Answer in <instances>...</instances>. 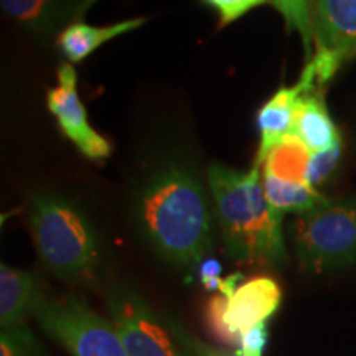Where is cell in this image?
Returning <instances> with one entry per match:
<instances>
[{"label":"cell","mask_w":356,"mask_h":356,"mask_svg":"<svg viewBox=\"0 0 356 356\" xmlns=\"http://www.w3.org/2000/svg\"><path fill=\"white\" fill-rule=\"evenodd\" d=\"M210 191L195 168L165 162L142 181L134 220L147 244L180 267L197 266L213 248Z\"/></svg>","instance_id":"cell-1"},{"label":"cell","mask_w":356,"mask_h":356,"mask_svg":"<svg viewBox=\"0 0 356 356\" xmlns=\"http://www.w3.org/2000/svg\"><path fill=\"white\" fill-rule=\"evenodd\" d=\"M207 186L228 257L267 266L287 261L282 213L267 200L259 168L241 172L213 163L207 172Z\"/></svg>","instance_id":"cell-2"},{"label":"cell","mask_w":356,"mask_h":356,"mask_svg":"<svg viewBox=\"0 0 356 356\" xmlns=\"http://www.w3.org/2000/svg\"><path fill=\"white\" fill-rule=\"evenodd\" d=\"M29 221L40 259L65 280L92 277L99 264V243L91 221L71 200L53 191H35Z\"/></svg>","instance_id":"cell-3"},{"label":"cell","mask_w":356,"mask_h":356,"mask_svg":"<svg viewBox=\"0 0 356 356\" xmlns=\"http://www.w3.org/2000/svg\"><path fill=\"white\" fill-rule=\"evenodd\" d=\"M297 259L315 273L356 262V198H328L291 226Z\"/></svg>","instance_id":"cell-4"},{"label":"cell","mask_w":356,"mask_h":356,"mask_svg":"<svg viewBox=\"0 0 356 356\" xmlns=\"http://www.w3.org/2000/svg\"><path fill=\"white\" fill-rule=\"evenodd\" d=\"M48 335L73 356H127L114 323L99 317L78 297H42L33 310Z\"/></svg>","instance_id":"cell-5"},{"label":"cell","mask_w":356,"mask_h":356,"mask_svg":"<svg viewBox=\"0 0 356 356\" xmlns=\"http://www.w3.org/2000/svg\"><path fill=\"white\" fill-rule=\"evenodd\" d=\"M315 51L307 61L323 86L345 61L356 58V0H314Z\"/></svg>","instance_id":"cell-6"},{"label":"cell","mask_w":356,"mask_h":356,"mask_svg":"<svg viewBox=\"0 0 356 356\" xmlns=\"http://www.w3.org/2000/svg\"><path fill=\"white\" fill-rule=\"evenodd\" d=\"M108 307L127 356H178L172 338L132 289H109Z\"/></svg>","instance_id":"cell-7"},{"label":"cell","mask_w":356,"mask_h":356,"mask_svg":"<svg viewBox=\"0 0 356 356\" xmlns=\"http://www.w3.org/2000/svg\"><path fill=\"white\" fill-rule=\"evenodd\" d=\"M47 106L66 139L84 157L92 162L109 157L113 147L89 122L86 108L78 95L76 70L71 63H63L58 70V84L47 92Z\"/></svg>","instance_id":"cell-8"},{"label":"cell","mask_w":356,"mask_h":356,"mask_svg":"<svg viewBox=\"0 0 356 356\" xmlns=\"http://www.w3.org/2000/svg\"><path fill=\"white\" fill-rule=\"evenodd\" d=\"M322 88L315 78V71L307 63L304 73L293 86H282L267 99L257 113V131H259V145L252 167L259 168L267 155L284 137L292 132L293 115L302 95L310 89Z\"/></svg>","instance_id":"cell-9"},{"label":"cell","mask_w":356,"mask_h":356,"mask_svg":"<svg viewBox=\"0 0 356 356\" xmlns=\"http://www.w3.org/2000/svg\"><path fill=\"white\" fill-rule=\"evenodd\" d=\"M96 0H0L2 10L37 38L60 35L73 22L81 20Z\"/></svg>","instance_id":"cell-10"},{"label":"cell","mask_w":356,"mask_h":356,"mask_svg":"<svg viewBox=\"0 0 356 356\" xmlns=\"http://www.w3.org/2000/svg\"><path fill=\"white\" fill-rule=\"evenodd\" d=\"M282 300L279 284L270 277H254L234 289L228 297L225 322L229 330L241 337L256 325L266 323Z\"/></svg>","instance_id":"cell-11"},{"label":"cell","mask_w":356,"mask_h":356,"mask_svg":"<svg viewBox=\"0 0 356 356\" xmlns=\"http://www.w3.org/2000/svg\"><path fill=\"white\" fill-rule=\"evenodd\" d=\"M43 292L38 279L24 269L0 264V327L2 332L24 328L25 318L33 315Z\"/></svg>","instance_id":"cell-12"},{"label":"cell","mask_w":356,"mask_h":356,"mask_svg":"<svg viewBox=\"0 0 356 356\" xmlns=\"http://www.w3.org/2000/svg\"><path fill=\"white\" fill-rule=\"evenodd\" d=\"M292 134L312 154L341 144L340 132L328 113L320 88L302 95L293 115Z\"/></svg>","instance_id":"cell-13"},{"label":"cell","mask_w":356,"mask_h":356,"mask_svg":"<svg viewBox=\"0 0 356 356\" xmlns=\"http://www.w3.org/2000/svg\"><path fill=\"white\" fill-rule=\"evenodd\" d=\"M144 24L145 19H142V17L126 19L104 26H95L83 20H76L58 35L56 43L63 56L68 60V63H81L83 60L91 56L104 43L131 33L134 30L140 29Z\"/></svg>","instance_id":"cell-14"},{"label":"cell","mask_w":356,"mask_h":356,"mask_svg":"<svg viewBox=\"0 0 356 356\" xmlns=\"http://www.w3.org/2000/svg\"><path fill=\"white\" fill-rule=\"evenodd\" d=\"M262 186L267 200L282 215L284 213H293L297 216L305 215L328 200L309 181H286L270 175H262Z\"/></svg>","instance_id":"cell-15"},{"label":"cell","mask_w":356,"mask_h":356,"mask_svg":"<svg viewBox=\"0 0 356 356\" xmlns=\"http://www.w3.org/2000/svg\"><path fill=\"white\" fill-rule=\"evenodd\" d=\"M312 152L291 132L270 150L261 167L262 175H270L286 181H307Z\"/></svg>","instance_id":"cell-16"},{"label":"cell","mask_w":356,"mask_h":356,"mask_svg":"<svg viewBox=\"0 0 356 356\" xmlns=\"http://www.w3.org/2000/svg\"><path fill=\"white\" fill-rule=\"evenodd\" d=\"M289 30L299 32L307 61H310L312 44H314V20H312V10H314V0H270Z\"/></svg>","instance_id":"cell-17"},{"label":"cell","mask_w":356,"mask_h":356,"mask_svg":"<svg viewBox=\"0 0 356 356\" xmlns=\"http://www.w3.org/2000/svg\"><path fill=\"white\" fill-rule=\"evenodd\" d=\"M226 305H228V297L222 296V293L218 292L215 297H211L207 305V310H204L207 327L208 330L211 332V335L215 337L218 341H221V343L229 346H239L241 337L231 332L229 327L225 322Z\"/></svg>","instance_id":"cell-18"},{"label":"cell","mask_w":356,"mask_h":356,"mask_svg":"<svg viewBox=\"0 0 356 356\" xmlns=\"http://www.w3.org/2000/svg\"><path fill=\"white\" fill-rule=\"evenodd\" d=\"M267 2L270 0H202V3L216 13L221 29L234 24L236 20L243 19L257 7L266 6Z\"/></svg>","instance_id":"cell-19"},{"label":"cell","mask_w":356,"mask_h":356,"mask_svg":"<svg viewBox=\"0 0 356 356\" xmlns=\"http://www.w3.org/2000/svg\"><path fill=\"white\" fill-rule=\"evenodd\" d=\"M340 157H341V144L332 147V149L322 150V152L312 154L309 168H307L305 180L309 181L310 185H314L315 188H317L318 185L325 184V181L332 177V173L337 170Z\"/></svg>","instance_id":"cell-20"},{"label":"cell","mask_w":356,"mask_h":356,"mask_svg":"<svg viewBox=\"0 0 356 356\" xmlns=\"http://www.w3.org/2000/svg\"><path fill=\"white\" fill-rule=\"evenodd\" d=\"M32 338L26 330L2 332V343H0V356H32L30 355Z\"/></svg>","instance_id":"cell-21"},{"label":"cell","mask_w":356,"mask_h":356,"mask_svg":"<svg viewBox=\"0 0 356 356\" xmlns=\"http://www.w3.org/2000/svg\"><path fill=\"white\" fill-rule=\"evenodd\" d=\"M267 341L266 323L256 325L251 330L244 332L238 346V356H262Z\"/></svg>","instance_id":"cell-22"},{"label":"cell","mask_w":356,"mask_h":356,"mask_svg":"<svg viewBox=\"0 0 356 356\" xmlns=\"http://www.w3.org/2000/svg\"><path fill=\"white\" fill-rule=\"evenodd\" d=\"M200 280L208 291H221L222 282L225 279H221V266L220 262L215 259H203L200 262Z\"/></svg>","instance_id":"cell-23"}]
</instances>
